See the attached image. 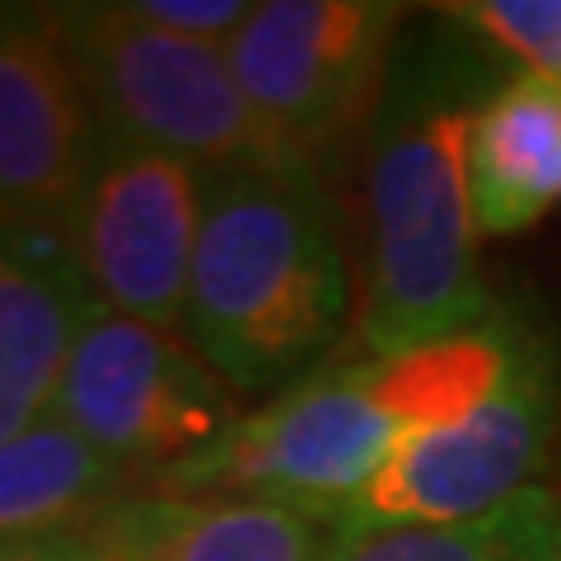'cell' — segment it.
<instances>
[{
  "label": "cell",
  "instance_id": "52a82bcc",
  "mask_svg": "<svg viewBox=\"0 0 561 561\" xmlns=\"http://www.w3.org/2000/svg\"><path fill=\"white\" fill-rule=\"evenodd\" d=\"M402 14L383 0H267L225 57L272 140L309 154L375 103Z\"/></svg>",
  "mask_w": 561,
  "mask_h": 561
},
{
  "label": "cell",
  "instance_id": "30bf717a",
  "mask_svg": "<svg viewBox=\"0 0 561 561\" xmlns=\"http://www.w3.org/2000/svg\"><path fill=\"white\" fill-rule=\"evenodd\" d=\"M99 309L57 230L0 216V445L57 412L66 365Z\"/></svg>",
  "mask_w": 561,
  "mask_h": 561
},
{
  "label": "cell",
  "instance_id": "8992f818",
  "mask_svg": "<svg viewBox=\"0 0 561 561\" xmlns=\"http://www.w3.org/2000/svg\"><path fill=\"white\" fill-rule=\"evenodd\" d=\"M230 393L187 337L99 309L66 365L51 416L122 472L154 482L234 426Z\"/></svg>",
  "mask_w": 561,
  "mask_h": 561
},
{
  "label": "cell",
  "instance_id": "5bb4252c",
  "mask_svg": "<svg viewBox=\"0 0 561 561\" xmlns=\"http://www.w3.org/2000/svg\"><path fill=\"white\" fill-rule=\"evenodd\" d=\"M337 561H561V496L529 486L482 519L346 538Z\"/></svg>",
  "mask_w": 561,
  "mask_h": 561
},
{
  "label": "cell",
  "instance_id": "ba28073f",
  "mask_svg": "<svg viewBox=\"0 0 561 561\" xmlns=\"http://www.w3.org/2000/svg\"><path fill=\"white\" fill-rule=\"evenodd\" d=\"M197 220V169L99 136L90 179L57 234L90 276L103 309L183 332Z\"/></svg>",
  "mask_w": 561,
  "mask_h": 561
},
{
  "label": "cell",
  "instance_id": "e0dca14e",
  "mask_svg": "<svg viewBox=\"0 0 561 561\" xmlns=\"http://www.w3.org/2000/svg\"><path fill=\"white\" fill-rule=\"evenodd\" d=\"M80 534L70 538H0V561H61L76 548Z\"/></svg>",
  "mask_w": 561,
  "mask_h": 561
},
{
  "label": "cell",
  "instance_id": "5b68a950",
  "mask_svg": "<svg viewBox=\"0 0 561 561\" xmlns=\"http://www.w3.org/2000/svg\"><path fill=\"white\" fill-rule=\"evenodd\" d=\"M561 431V360L552 342L529 323L505 379L468 416L440 431L408 435L379 478L351 496L337 524L346 538L463 524L501 511L519 491L538 486L534 472Z\"/></svg>",
  "mask_w": 561,
  "mask_h": 561
},
{
  "label": "cell",
  "instance_id": "3957f363",
  "mask_svg": "<svg viewBox=\"0 0 561 561\" xmlns=\"http://www.w3.org/2000/svg\"><path fill=\"white\" fill-rule=\"evenodd\" d=\"M57 20L99 136L192 169L286 150L249 108L225 47L154 28L131 5H61Z\"/></svg>",
  "mask_w": 561,
  "mask_h": 561
},
{
  "label": "cell",
  "instance_id": "9c48e42d",
  "mask_svg": "<svg viewBox=\"0 0 561 561\" xmlns=\"http://www.w3.org/2000/svg\"><path fill=\"white\" fill-rule=\"evenodd\" d=\"M99 150L57 10L0 5V216L61 230Z\"/></svg>",
  "mask_w": 561,
  "mask_h": 561
},
{
  "label": "cell",
  "instance_id": "8fae6325",
  "mask_svg": "<svg viewBox=\"0 0 561 561\" xmlns=\"http://www.w3.org/2000/svg\"><path fill=\"white\" fill-rule=\"evenodd\" d=\"M99 561H337L332 515L257 496H127L80 534Z\"/></svg>",
  "mask_w": 561,
  "mask_h": 561
},
{
  "label": "cell",
  "instance_id": "6da1fadb",
  "mask_svg": "<svg viewBox=\"0 0 561 561\" xmlns=\"http://www.w3.org/2000/svg\"><path fill=\"white\" fill-rule=\"evenodd\" d=\"M183 337L234 393H286L342 342L351 276L313 160L262 150L197 169Z\"/></svg>",
  "mask_w": 561,
  "mask_h": 561
},
{
  "label": "cell",
  "instance_id": "ac0fdd59",
  "mask_svg": "<svg viewBox=\"0 0 561 561\" xmlns=\"http://www.w3.org/2000/svg\"><path fill=\"white\" fill-rule=\"evenodd\" d=\"M61 561H99V557H94L90 548H84V538H76V548H70V552H66Z\"/></svg>",
  "mask_w": 561,
  "mask_h": 561
},
{
  "label": "cell",
  "instance_id": "277c9868",
  "mask_svg": "<svg viewBox=\"0 0 561 561\" xmlns=\"http://www.w3.org/2000/svg\"><path fill=\"white\" fill-rule=\"evenodd\" d=\"M408 435L365 356L323 365L267 408L243 412L220 440L160 472L154 486L173 496H257L337 519Z\"/></svg>",
  "mask_w": 561,
  "mask_h": 561
},
{
  "label": "cell",
  "instance_id": "7c38bea8",
  "mask_svg": "<svg viewBox=\"0 0 561 561\" xmlns=\"http://www.w3.org/2000/svg\"><path fill=\"white\" fill-rule=\"evenodd\" d=\"M468 192L482 234H519L561 197V84L511 76L468 127Z\"/></svg>",
  "mask_w": 561,
  "mask_h": 561
},
{
  "label": "cell",
  "instance_id": "4fadbf2b",
  "mask_svg": "<svg viewBox=\"0 0 561 561\" xmlns=\"http://www.w3.org/2000/svg\"><path fill=\"white\" fill-rule=\"evenodd\" d=\"M131 472L80 440L61 416L0 445V538H70L127 501Z\"/></svg>",
  "mask_w": 561,
  "mask_h": 561
},
{
  "label": "cell",
  "instance_id": "2e32d148",
  "mask_svg": "<svg viewBox=\"0 0 561 561\" xmlns=\"http://www.w3.org/2000/svg\"><path fill=\"white\" fill-rule=\"evenodd\" d=\"M131 14L164 33H179V38L225 47L249 24L253 5L249 0H136Z\"/></svg>",
  "mask_w": 561,
  "mask_h": 561
},
{
  "label": "cell",
  "instance_id": "9a60e30c",
  "mask_svg": "<svg viewBox=\"0 0 561 561\" xmlns=\"http://www.w3.org/2000/svg\"><path fill=\"white\" fill-rule=\"evenodd\" d=\"M445 14L511 61L515 76L561 84V0H472Z\"/></svg>",
  "mask_w": 561,
  "mask_h": 561
},
{
  "label": "cell",
  "instance_id": "7a4b0ae2",
  "mask_svg": "<svg viewBox=\"0 0 561 561\" xmlns=\"http://www.w3.org/2000/svg\"><path fill=\"white\" fill-rule=\"evenodd\" d=\"M482 99L449 90L398 103L370 150V249L360 342L370 356L459 337L501 313L482 280L468 192V127Z\"/></svg>",
  "mask_w": 561,
  "mask_h": 561
}]
</instances>
